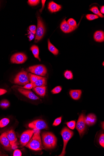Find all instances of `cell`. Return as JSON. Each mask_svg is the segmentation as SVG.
Listing matches in <instances>:
<instances>
[{"label": "cell", "instance_id": "obj_1", "mask_svg": "<svg viewBox=\"0 0 104 156\" xmlns=\"http://www.w3.org/2000/svg\"><path fill=\"white\" fill-rule=\"evenodd\" d=\"M42 144L44 147L48 149H52L56 147L57 139L52 133L44 132L41 135Z\"/></svg>", "mask_w": 104, "mask_h": 156}, {"label": "cell", "instance_id": "obj_2", "mask_svg": "<svg viewBox=\"0 0 104 156\" xmlns=\"http://www.w3.org/2000/svg\"><path fill=\"white\" fill-rule=\"evenodd\" d=\"M34 134L25 146L29 149L35 151H40L42 149L41 140L40 135V131L39 130H34Z\"/></svg>", "mask_w": 104, "mask_h": 156}, {"label": "cell", "instance_id": "obj_3", "mask_svg": "<svg viewBox=\"0 0 104 156\" xmlns=\"http://www.w3.org/2000/svg\"><path fill=\"white\" fill-rule=\"evenodd\" d=\"M37 14L38 25L35 40V42L36 43H37L41 39L45 32V27L41 18L38 12Z\"/></svg>", "mask_w": 104, "mask_h": 156}, {"label": "cell", "instance_id": "obj_4", "mask_svg": "<svg viewBox=\"0 0 104 156\" xmlns=\"http://www.w3.org/2000/svg\"><path fill=\"white\" fill-rule=\"evenodd\" d=\"M61 134L63 140L64 146L62 153L59 156H64L66 154L67 144L68 141L73 136L74 133L67 127H65L62 131Z\"/></svg>", "mask_w": 104, "mask_h": 156}, {"label": "cell", "instance_id": "obj_5", "mask_svg": "<svg viewBox=\"0 0 104 156\" xmlns=\"http://www.w3.org/2000/svg\"><path fill=\"white\" fill-rule=\"evenodd\" d=\"M28 72L41 76H45L47 73V69L43 65H39L29 67L27 69Z\"/></svg>", "mask_w": 104, "mask_h": 156}, {"label": "cell", "instance_id": "obj_6", "mask_svg": "<svg viewBox=\"0 0 104 156\" xmlns=\"http://www.w3.org/2000/svg\"><path fill=\"white\" fill-rule=\"evenodd\" d=\"M14 82L15 83L22 86H24L25 84L29 83L30 81L27 72L23 69L14 78Z\"/></svg>", "mask_w": 104, "mask_h": 156}, {"label": "cell", "instance_id": "obj_7", "mask_svg": "<svg viewBox=\"0 0 104 156\" xmlns=\"http://www.w3.org/2000/svg\"><path fill=\"white\" fill-rule=\"evenodd\" d=\"M30 128L34 130H40L42 129L48 130V125L44 121L38 119L28 124Z\"/></svg>", "mask_w": 104, "mask_h": 156}, {"label": "cell", "instance_id": "obj_8", "mask_svg": "<svg viewBox=\"0 0 104 156\" xmlns=\"http://www.w3.org/2000/svg\"><path fill=\"white\" fill-rule=\"evenodd\" d=\"M34 131L28 130L23 132L21 135L20 138V144L22 147L25 146L32 138Z\"/></svg>", "mask_w": 104, "mask_h": 156}, {"label": "cell", "instance_id": "obj_9", "mask_svg": "<svg viewBox=\"0 0 104 156\" xmlns=\"http://www.w3.org/2000/svg\"><path fill=\"white\" fill-rule=\"evenodd\" d=\"M85 117L84 113H82L79 117L76 126V128L81 136L84 133L86 129Z\"/></svg>", "mask_w": 104, "mask_h": 156}, {"label": "cell", "instance_id": "obj_10", "mask_svg": "<svg viewBox=\"0 0 104 156\" xmlns=\"http://www.w3.org/2000/svg\"><path fill=\"white\" fill-rule=\"evenodd\" d=\"M27 57L23 53H19L13 54L11 58V62L13 63L21 64L24 63L27 59Z\"/></svg>", "mask_w": 104, "mask_h": 156}, {"label": "cell", "instance_id": "obj_11", "mask_svg": "<svg viewBox=\"0 0 104 156\" xmlns=\"http://www.w3.org/2000/svg\"><path fill=\"white\" fill-rule=\"evenodd\" d=\"M6 133L7 136L13 148L16 146L17 139L16 133L13 129L7 131Z\"/></svg>", "mask_w": 104, "mask_h": 156}, {"label": "cell", "instance_id": "obj_12", "mask_svg": "<svg viewBox=\"0 0 104 156\" xmlns=\"http://www.w3.org/2000/svg\"><path fill=\"white\" fill-rule=\"evenodd\" d=\"M18 91L23 95L32 100H38L39 98L31 90H26L20 87L18 88Z\"/></svg>", "mask_w": 104, "mask_h": 156}, {"label": "cell", "instance_id": "obj_13", "mask_svg": "<svg viewBox=\"0 0 104 156\" xmlns=\"http://www.w3.org/2000/svg\"><path fill=\"white\" fill-rule=\"evenodd\" d=\"M79 24L75 27H72L68 24L66 20L64 19L61 24L60 28L63 32L65 33H69L76 30Z\"/></svg>", "mask_w": 104, "mask_h": 156}, {"label": "cell", "instance_id": "obj_14", "mask_svg": "<svg viewBox=\"0 0 104 156\" xmlns=\"http://www.w3.org/2000/svg\"><path fill=\"white\" fill-rule=\"evenodd\" d=\"M0 143L8 150H10L12 148L9 141L7 136L6 132L3 133L0 136Z\"/></svg>", "mask_w": 104, "mask_h": 156}, {"label": "cell", "instance_id": "obj_15", "mask_svg": "<svg viewBox=\"0 0 104 156\" xmlns=\"http://www.w3.org/2000/svg\"><path fill=\"white\" fill-rule=\"evenodd\" d=\"M85 121L86 125L89 126H92L95 123L96 117L94 114L91 113L85 117Z\"/></svg>", "mask_w": 104, "mask_h": 156}, {"label": "cell", "instance_id": "obj_16", "mask_svg": "<svg viewBox=\"0 0 104 156\" xmlns=\"http://www.w3.org/2000/svg\"><path fill=\"white\" fill-rule=\"evenodd\" d=\"M62 8L61 5H58L53 2H50L48 4V9L51 12H54L60 11Z\"/></svg>", "mask_w": 104, "mask_h": 156}, {"label": "cell", "instance_id": "obj_17", "mask_svg": "<svg viewBox=\"0 0 104 156\" xmlns=\"http://www.w3.org/2000/svg\"><path fill=\"white\" fill-rule=\"evenodd\" d=\"M47 79L46 77L42 78L37 80L33 84V88L37 87H46L47 85Z\"/></svg>", "mask_w": 104, "mask_h": 156}, {"label": "cell", "instance_id": "obj_18", "mask_svg": "<svg viewBox=\"0 0 104 156\" xmlns=\"http://www.w3.org/2000/svg\"><path fill=\"white\" fill-rule=\"evenodd\" d=\"M82 93L81 90H71L69 93L71 97L75 100H78L80 99Z\"/></svg>", "mask_w": 104, "mask_h": 156}, {"label": "cell", "instance_id": "obj_19", "mask_svg": "<svg viewBox=\"0 0 104 156\" xmlns=\"http://www.w3.org/2000/svg\"><path fill=\"white\" fill-rule=\"evenodd\" d=\"M46 87H37L34 88L33 90L38 95L43 97L46 94Z\"/></svg>", "mask_w": 104, "mask_h": 156}, {"label": "cell", "instance_id": "obj_20", "mask_svg": "<svg viewBox=\"0 0 104 156\" xmlns=\"http://www.w3.org/2000/svg\"><path fill=\"white\" fill-rule=\"evenodd\" d=\"M94 38L97 42H103L104 41V32L101 31L96 32L94 34Z\"/></svg>", "mask_w": 104, "mask_h": 156}, {"label": "cell", "instance_id": "obj_21", "mask_svg": "<svg viewBox=\"0 0 104 156\" xmlns=\"http://www.w3.org/2000/svg\"><path fill=\"white\" fill-rule=\"evenodd\" d=\"M30 50L34 55V57L38 59L40 62L41 59L39 57V49L38 47L35 45H33L31 47Z\"/></svg>", "mask_w": 104, "mask_h": 156}, {"label": "cell", "instance_id": "obj_22", "mask_svg": "<svg viewBox=\"0 0 104 156\" xmlns=\"http://www.w3.org/2000/svg\"><path fill=\"white\" fill-rule=\"evenodd\" d=\"M48 48L49 51L54 55H57L59 53L58 50L51 43L49 39L48 41Z\"/></svg>", "mask_w": 104, "mask_h": 156}, {"label": "cell", "instance_id": "obj_23", "mask_svg": "<svg viewBox=\"0 0 104 156\" xmlns=\"http://www.w3.org/2000/svg\"><path fill=\"white\" fill-rule=\"evenodd\" d=\"M29 81L31 83H34L37 80L42 78L43 77L32 73H29L28 74Z\"/></svg>", "mask_w": 104, "mask_h": 156}, {"label": "cell", "instance_id": "obj_24", "mask_svg": "<svg viewBox=\"0 0 104 156\" xmlns=\"http://www.w3.org/2000/svg\"><path fill=\"white\" fill-rule=\"evenodd\" d=\"M90 10L94 13L96 14V15L98 16H99L101 18L104 17L103 15L101 13L97 7H93L90 9Z\"/></svg>", "mask_w": 104, "mask_h": 156}, {"label": "cell", "instance_id": "obj_25", "mask_svg": "<svg viewBox=\"0 0 104 156\" xmlns=\"http://www.w3.org/2000/svg\"><path fill=\"white\" fill-rule=\"evenodd\" d=\"M10 122L9 119L7 118H4L0 121V127L3 128L7 125Z\"/></svg>", "mask_w": 104, "mask_h": 156}, {"label": "cell", "instance_id": "obj_26", "mask_svg": "<svg viewBox=\"0 0 104 156\" xmlns=\"http://www.w3.org/2000/svg\"><path fill=\"white\" fill-rule=\"evenodd\" d=\"M10 105L9 102L6 100H3L0 102V106L3 108H8Z\"/></svg>", "mask_w": 104, "mask_h": 156}, {"label": "cell", "instance_id": "obj_27", "mask_svg": "<svg viewBox=\"0 0 104 156\" xmlns=\"http://www.w3.org/2000/svg\"><path fill=\"white\" fill-rule=\"evenodd\" d=\"M64 76L68 80H72L73 79V73L71 71L68 70L66 71Z\"/></svg>", "mask_w": 104, "mask_h": 156}, {"label": "cell", "instance_id": "obj_28", "mask_svg": "<svg viewBox=\"0 0 104 156\" xmlns=\"http://www.w3.org/2000/svg\"><path fill=\"white\" fill-rule=\"evenodd\" d=\"M67 126L70 129L73 130L75 129L76 126V122L74 121H72L66 123Z\"/></svg>", "mask_w": 104, "mask_h": 156}, {"label": "cell", "instance_id": "obj_29", "mask_svg": "<svg viewBox=\"0 0 104 156\" xmlns=\"http://www.w3.org/2000/svg\"><path fill=\"white\" fill-rule=\"evenodd\" d=\"M86 18L89 20H92L98 19L99 17L96 15L93 14H88L86 16Z\"/></svg>", "mask_w": 104, "mask_h": 156}, {"label": "cell", "instance_id": "obj_30", "mask_svg": "<svg viewBox=\"0 0 104 156\" xmlns=\"http://www.w3.org/2000/svg\"><path fill=\"white\" fill-rule=\"evenodd\" d=\"M67 23L70 26L72 27H75L77 25L76 21L73 19H69Z\"/></svg>", "mask_w": 104, "mask_h": 156}, {"label": "cell", "instance_id": "obj_31", "mask_svg": "<svg viewBox=\"0 0 104 156\" xmlns=\"http://www.w3.org/2000/svg\"><path fill=\"white\" fill-rule=\"evenodd\" d=\"M62 87L60 86H57L54 88L51 91L52 94H55L60 93L62 90Z\"/></svg>", "mask_w": 104, "mask_h": 156}, {"label": "cell", "instance_id": "obj_32", "mask_svg": "<svg viewBox=\"0 0 104 156\" xmlns=\"http://www.w3.org/2000/svg\"><path fill=\"white\" fill-rule=\"evenodd\" d=\"M40 2L39 0H29L28 3L29 5L34 6L38 4Z\"/></svg>", "mask_w": 104, "mask_h": 156}, {"label": "cell", "instance_id": "obj_33", "mask_svg": "<svg viewBox=\"0 0 104 156\" xmlns=\"http://www.w3.org/2000/svg\"><path fill=\"white\" fill-rule=\"evenodd\" d=\"M62 120V117H60L56 119L53 124V126H57L61 123Z\"/></svg>", "mask_w": 104, "mask_h": 156}, {"label": "cell", "instance_id": "obj_34", "mask_svg": "<svg viewBox=\"0 0 104 156\" xmlns=\"http://www.w3.org/2000/svg\"><path fill=\"white\" fill-rule=\"evenodd\" d=\"M21 87L27 90H31L33 88V85L32 83H29L25 84L24 87Z\"/></svg>", "mask_w": 104, "mask_h": 156}, {"label": "cell", "instance_id": "obj_35", "mask_svg": "<svg viewBox=\"0 0 104 156\" xmlns=\"http://www.w3.org/2000/svg\"><path fill=\"white\" fill-rule=\"evenodd\" d=\"M99 143L100 145L103 148L104 147V134H102L100 136L99 140Z\"/></svg>", "mask_w": 104, "mask_h": 156}, {"label": "cell", "instance_id": "obj_36", "mask_svg": "<svg viewBox=\"0 0 104 156\" xmlns=\"http://www.w3.org/2000/svg\"><path fill=\"white\" fill-rule=\"evenodd\" d=\"M29 30L32 33L34 34L36 33V27L35 25H32L30 26L29 27Z\"/></svg>", "mask_w": 104, "mask_h": 156}, {"label": "cell", "instance_id": "obj_37", "mask_svg": "<svg viewBox=\"0 0 104 156\" xmlns=\"http://www.w3.org/2000/svg\"><path fill=\"white\" fill-rule=\"evenodd\" d=\"M22 153L21 151L18 149H16L13 152V156H21Z\"/></svg>", "mask_w": 104, "mask_h": 156}, {"label": "cell", "instance_id": "obj_38", "mask_svg": "<svg viewBox=\"0 0 104 156\" xmlns=\"http://www.w3.org/2000/svg\"><path fill=\"white\" fill-rule=\"evenodd\" d=\"M28 33L29 34L28 37L29 38V41H31L34 38V34H33L30 31H28Z\"/></svg>", "mask_w": 104, "mask_h": 156}, {"label": "cell", "instance_id": "obj_39", "mask_svg": "<svg viewBox=\"0 0 104 156\" xmlns=\"http://www.w3.org/2000/svg\"><path fill=\"white\" fill-rule=\"evenodd\" d=\"M7 91L3 89H0V96L3 95L7 92Z\"/></svg>", "mask_w": 104, "mask_h": 156}, {"label": "cell", "instance_id": "obj_40", "mask_svg": "<svg viewBox=\"0 0 104 156\" xmlns=\"http://www.w3.org/2000/svg\"><path fill=\"white\" fill-rule=\"evenodd\" d=\"M46 1H43V0H42V1H41V2H42V7L41 8V9L40 10V12H41L42 11V10H43V9L44 7V6H45V3L46 2Z\"/></svg>", "mask_w": 104, "mask_h": 156}, {"label": "cell", "instance_id": "obj_41", "mask_svg": "<svg viewBox=\"0 0 104 156\" xmlns=\"http://www.w3.org/2000/svg\"><path fill=\"white\" fill-rule=\"evenodd\" d=\"M101 12L102 14L104 13V6L102 7L100 9Z\"/></svg>", "mask_w": 104, "mask_h": 156}, {"label": "cell", "instance_id": "obj_42", "mask_svg": "<svg viewBox=\"0 0 104 156\" xmlns=\"http://www.w3.org/2000/svg\"><path fill=\"white\" fill-rule=\"evenodd\" d=\"M103 66H104V62H103Z\"/></svg>", "mask_w": 104, "mask_h": 156}]
</instances>
